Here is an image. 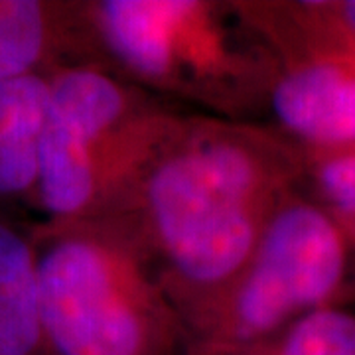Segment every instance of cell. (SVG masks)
<instances>
[{
  "mask_svg": "<svg viewBox=\"0 0 355 355\" xmlns=\"http://www.w3.org/2000/svg\"><path fill=\"white\" fill-rule=\"evenodd\" d=\"M300 180V148L265 123L200 113L178 119L119 219L184 328L235 280Z\"/></svg>",
  "mask_w": 355,
  "mask_h": 355,
  "instance_id": "1",
  "label": "cell"
},
{
  "mask_svg": "<svg viewBox=\"0 0 355 355\" xmlns=\"http://www.w3.org/2000/svg\"><path fill=\"white\" fill-rule=\"evenodd\" d=\"M99 64L170 105L263 123L272 55L237 0H85Z\"/></svg>",
  "mask_w": 355,
  "mask_h": 355,
  "instance_id": "2",
  "label": "cell"
},
{
  "mask_svg": "<svg viewBox=\"0 0 355 355\" xmlns=\"http://www.w3.org/2000/svg\"><path fill=\"white\" fill-rule=\"evenodd\" d=\"M48 355H184L188 334L119 217L34 223Z\"/></svg>",
  "mask_w": 355,
  "mask_h": 355,
  "instance_id": "3",
  "label": "cell"
},
{
  "mask_svg": "<svg viewBox=\"0 0 355 355\" xmlns=\"http://www.w3.org/2000/svg\"><path fill=\"white\" fill-rule=\"evenodd\" d=\"M182 114L99 64L53 71L38 140L40 221L123 216Z\"/></svg>",
  "mask_w": 355,
  "mask_h": 355,
  "instance_id": "4",
  "label": "cell"
},
{
  "mask_svg": "<svg viewBox=\"0 0 355 355\" xmlns=\"http://www.w3.org/2000/svg\"><path fill=\"white\" fill-rule=\"evenodd\" d=\"M354 277V243L298 186L275 209L235 280L186 324L188 345L268 340L310 312L349 302Z\"/></svg>",
  "mask_w": 355,
  "mask_h": 355,
  "instance_id": "5",
  "label": "cell"
},
{
  "mask_svg": "<svg viewBox=\"0 0 355 355\" xmlns=\"http://www.w3.org/2000/svg\"><path fill=\"white\" fill-rule=\"evenodd\" d=\"M272 55L263 123L300 148L355 144V44L322 0H237Z\"/></svg>",
  "mask_w": 355,
  "mask_h": 355,
  "instance_id": "6",
  "label": "cell"
},
{
  "mask_svg": "<svg viewBox=\"0 0 355 355\" xmlns=\"http://www.w3.org/2000/svg\"><path fill=\"white\" fill-rule=\"evenodd\" d=\"M77 64H99L85 0H0V81Z\"/></svg>",
  "mask_w": 355,
  "mask_h": 355,
  "instance_id": "7",
  "label": "cell"
},
{
  "mask_svg": "<svg viewBox=\"0 0 355 355\" xmlns=\"http://www.w3.org/2000/svg\"><path fill=\"white\" fill-rule=\"evenodd\" d=\"M48 77L0 81V211L26 217L38 211V140Z\"/></svg>",
  "mask_w": 355,
  "mask_h": 355,
  "instance_id": "8",
  "label": "cell"
},
{
  "mask_svg": "<svg viewBox=\"0 0 355 355\" xmlns=\"http://www.w3.org/2000/svg\"><path fill=\"white\" fill-rule=\"evenodd\" d=\"M32 233L26 217L0 211V355H48Z\"/></svg>",
  "mask_w": 355,
  "mask_h": 355,
  "instance_id": "9",
  "label": "cell"
},
{
  "mask_svg": "<svg viewBox=\"0 0 355 355\" xmlns=\"http://www.w3.org/2000/svg\"><path fill=\"white\" fill-rule=\"evenodd\" d=\"M184 355H355V304L320 308L263 342L239 347L188 345Z\"/></svg>",
  "mask_w": 355,
  "mask_h": 355,
  "instance_id": "10",
  "label": "cell"
},
{
  "mask_svg": "<svg viewBox=\"0 0 355 355\" xmlns=\"http://www.w3.org/2000/svg\"><path fill=\"white\" fill-rule=\"evenodd\" d=\"M300 188L340 223L355 247V144L320 150L300 148Z\"/></svg>",
  "mask_w": 355,
  "mask_h": 355,
  "instance_id": "11",
  "label": "cell"
},
{
  "mask_svg": "<svg viewBox=\"0 0 355 355\" xmlns=\"http://www.w3.org/2000/svg\"><path fill=\"white\" fill-rule=\"evenodd\" d=\"M334 24L355 44V0H322Z\"/></svg>",
  "mask_w": 355,
  "mask_h": 355,
  "instance_id": "12",
  "label": "cell"
},
{
  "mask_svg": "<svg viewBox=\"0 0 355 355\" xmlns=\"http://www.w3.org/2000/svg\"><path fill=\"white\" fill-rule=\"evenodd\" d=\"M349 302H354L355 304V277H354V286H352V300Z\"/></svg>",
  "mask_w": 355,
  "mask_h": 355,
  "instance_id": "13",
  "label": "cell"
}]
</instances>
